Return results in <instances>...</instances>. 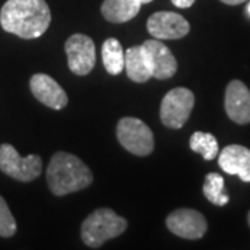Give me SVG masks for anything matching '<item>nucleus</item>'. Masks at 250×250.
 Listing matches in <instances>:
<instances>
[{"instance_id":"aec40b11","label":"nucleus","mask_w":250,"mask_h":250,"mask_svg":"<svg viewBox=\"0 0 250 250\" xmlns=\"http://www.w3.org/2000/svg\"><path fill=\"white\" fill-rule=\"evenodd\" d=\"M171 1L174 6H177L179 9H188L195 3V0H171Z\"/></svg>"},{"instance_id":"4468645a","label":"nucleus","mask_w":250,"mask_h":250,"mask_svg":"<svg viewBox=\"0 0 250 250\" xmlns=\"http://www.w3.org/2000/svg\"><path fill=\"white\" fill-rule=\"evenodd\" d=\"M138 0H104L102 4V14L110 22H126L136 17L141 11Z\"/></svg>"},{"instance_id":"2eb2a0df","label":"nucleus","mask_w":250,"mask_h":250,"mask_svg":"<svg viewBox=\"0 0 250 250\" xmlns=\"http://www.w3.org/2000/svg\"><path fill=\"white\" fill-rule=\"evenodd\" d=\"M126 75L129 80L138 83H143L152 78V72L142 52V46H132L125 52V65Z\"/></svg>"},{"instance_id":"f8f14e48","label":"nucleus","mask_w":250,"mask_h":250,"mask_svg":"<svg viewBox=\"0 0 250 250\" xmlns=\"http://www.w3.org/2000/svg\"><path fill=\"white\" fill-rule=\"evenodd\" d=\"M29 88L32 95L41 103L53 110H62L68 103L65 90L56 81L46 74H35L29 81Z\"/></svg>"},{"instance_id":"423d86ee","label":"nucleus","mask_w":250,"mask_h":250,"mask_svg":"<svg viewBox=\"0 0 250 250\" xmlns=\"http://www.w3.org/2000/svg\"><path fill=\"white\" fill-rule=\"evenodd\" d=\"M195 106V95L188 88H174L161 100L160 118L167 128L179 129L187 123Z\"/></svg>"},{"instance_id":"1a4fd4ad","label":"nucleus","mask_w":250,"mask_h":250,"mask_svg":"<svg viewBox=\"0 0 250 250\" xmlns=\"http://www.w3.org/2000/svg\"><path fill=\"white\" fill-rule=\"evenodd\" d=\"M142 52L147 62V67L152 72V78L157 80H168L178 68V62L174 54L166 45H163L159 39L145 41Z\"/></svg>"},{"instance_id":"f257e3e1","label":"nucleus","mask_w":250,"mask_h":250,"mask_svg":"<svg viewBox=\"0 0 250 250\" xmlns=\"http://www.w3.org/2000/svg\"><path fill=\"white\" fill-rule=\"evenodd\" d=\"M52 13L45 0H7L0 10L1 28L22 39H35L45 34Z\"/></svg>"},{"instance_id":"39448f33","label":"nucleus","mask_w":250,"mask_h":250,"mask_svg":"<svg viewBox=\"0 0 250 250\" xmlns=\"http://www.w3.org/2000/svg\"><path fill=\"white\" fill-rule=\"evenodd\" d=\"M0 170L21 182H31L42 172V159L38 154L21 157L9 143L0 145Z\"/></svg>"},{"instance_id":"f03ea898","label":"nucleus","mask_w":250,"mask_h":250,"mask_svg":"<svg viewBox=\"0 0 250 250\" xmlns=\"http://www.w3.org/2000/svg\"><path fill=\"white\" fill-rule=\"evenodd\" d=\"M47 185L56 196H65L88 188L93 182L89 167L77 156L65 152L54 153L46 171Z\"/></svg>"},{"instance_id":"6ab92c4d","label":"nucleus","mask_w":250,"mask_h":250,"mask_svg":"<svg viewBox=\"0 0 250 250\" xmlns=\"http://www.w3.org/2000/svg\"><path fill=\"white\" fill-rule=\"evenodd\" d=\"M17 231V223L10 211L6 200L0 196V236L10 238Z\"/></svg>"},{"instance_id":"ddd939ff","label":"nucleus","mask_w":250,"mask_h":250,"mask_svg":"<svg viewBox=\"0 0 250 250\" xmlns=\"http://www.w3.org/2000/svg\"><path fill=\"white\" fill-rule=\"evenodd\" d=\"M221 170L229 175H238L243 182H250V149L242 145H229L218 156Z\"/></svg>"},{"instance_id":"20e7f679","label":"nucleus","mask_w":250,"mask_h":250,"mask_svg":"<svg viewBox=\"0 0 250 250\" xmlns=\"http://www.w3.org/2000/svg\"><path fill=\"white\" fill-rule=\"evenodd\" d=\"M117 138L123 147L135 156H149L154 149L153 132L139 118H121L117 125Z\"/></svg>"},{"instance_id":"dca6fc26","label":"nucleus","mask_w":250,"mask_h":250,"mask_svg":"<svg viewBox=\"0 0 250 250\" xmlns=\"http://www.w3.org/2000/svg\"><path fill=\"white\" fill-rule=\"evenodd\" d=\"M102 59L104 68L110 75H118L124 70L125 53L116 38H108L102 46Z\"/></svg>"},{"instance_id":"a211bd4d","label":"nucleus","mask_w":250,"mask_h":250,"mask_svg":"<svg viewBox=\"0 0 250 250\" xmlns=\"http://www.w3.org/2000/svg\"><path fill=\"white\" fill-rule=\"evenodd\" d=\"M203 193L206 199L215 206H225L229 197L224 192V178L217 172H210L206 175Z\"/></svg>"},{"instance_id":"6e6552de","label":"nucleus","mask_w":250,"mask_h":250,"mask_svg":"<svg viewBox=\"0 0 250 250\" xmlns=\"http://www.w3.org/2000/svg\"><path fill=\"white\" fill-rule=\"evenodd\" d=\"M167 228L179 238L196 241L203 238L207 231V221L205 215L193 208H178L168 214Z\"/></svg>"},{"instance_id":"9b49d317","label":"nucleus","mask_w":250,"mask_h":250,"mask_svg":"<svg viewBox=\"0 0 250 250\" xmlns=\"http://www.w3.org/2000/svg\"><path fill=\"white\" fill-rule=\"evenodd\" d=\"M225 111L233 123L239 125L250 123V90L239 80H233L225 89Z\"/></svg>"},{"instance_id":"0eeeda50","label":"nucleus","mask_w":250,"mask_h":250,"mask_svg":"<svg viewBox=\"0 0 250 250\" xmlns=\"http://www.w3.org/2000/svg\"><path fill=\"white\" fill-rule=\"evenodd\" d=\"M68 67L75 75H88L96 62V47L92 38L83 34H74L65 42Z\"/></svg>"},{"instance_id":"7ed1b4c3","label":"nucleus","mask_w":250,"mask_h":250,"mask_svg":"<svg viewBox=\"0 0 250 250\" xmlns=\"http://www.w3.org/2000/svg\"><path fill=\"white\" fill-rule=\"evenodd\" d=\"M128 227V221L111 208L92 211L81 227V238L89 248L98 249L103 243L120 236Z\"/></svg>"},{"instance_id":"5701e85b","label":"nucleus","mask_w":250,"mask_h":250,"mask_svg":"<svg viewBox=\"0 0 250 250\" xmlns=\"http://www.w3.org/2000/svg\"><path fill=\"white\" fill-rule=\"evenodd\" d=\"M248 223H249L250 225V211H249V214H248Z\"/></svg>"},{"instance_id":"412c9836","label":"nucleus","mask_w":250,"mask_h":250,"mask_svg":"<svg viewBox=\"0 0 250 250\" xmlns=\"http://www.w3.org/2000/svg\"><path fill=\"white\" fill-rule=\"evenodd\" d=\"M221 1L225 4H229V6H236V4H241L243 1H246V0H221Z\"/></svg>"},{"instance_id":"4be33fe9","label":"nucleus","mask_w":250,"mask_h":250,"mask_svg":"<svg viewBox=\"0 0 250 250\" xmlns=\"http://www.w3.org/2000/svg\"><path fill=\"white\" fill-rule=\"evenodd\" d=\"M141 4H146V3H150V1H153V0H138Z\"/></svg>"},{"instance_id":"9d476101","label":"nucleus","mask_w":250,"mask_h":250,"mask_svg":"<svg viewBox=\"0 0 250 250\" xmlns=\"http://www.w3.org/2000/svg\"><path fill=\"white\" fill-rule=\"evenodd\" d=\"M189 22L178 13L157 11L147 20V31L156 39H181L189 34Z\"/></svg>"},{"instance_id":"f3484780","label":"nucleus","mask_w":250,"mask_h":250,"mask_svg":"<svg viewBox=\"0 0 250 250\" xmlns=\"http://www.w3.org/2000/svg\"><path fill=\"white\" fill-rule=\"evenodd\" d=\"M189 146L193 152L203 156L205 160H213L218 156V142L214 135L197 131L192 134L189 139Z\"/></svg>"},{"instance_id":"b1692460","label":"nucleus","mask_w":250,"mask_h":250,"mask_svg":"<svg viewBox=\"0 0 250 250\" xmlns=\"http://www.w3.org/2000/svg\"><path fill=\"white\" fill-rule=\"evenodd\" d=\"M248 11H249V14H250V3L248 4Z\"/></svg>"}]
</instances>
